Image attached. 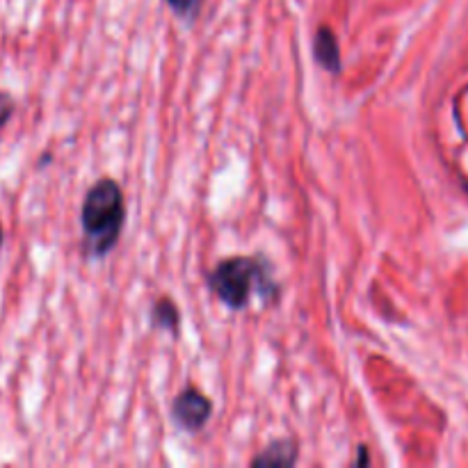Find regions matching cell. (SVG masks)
<instances>
[{
  "instance_id": "6da1fadb",
  "label": "cell",
  "mask_w": 468,
  "mask_h": 468,
  "mask_svg": "<svg viewBox=\"0 0 468 468\" xmlns=\"http://www.w3.org/2000/svg\"><path fill=\"white\" fill-rule=\"evenodd\" d=\"M81 222L87 252L94 256H106L119 240L126 222V201L119 183L112 178H100L96 186H91L82 201Z\"/></svg>"
},
{
  "instance_id": "7a4b0ae2",
  "label": "cell",
  "mask_w": 468,
  "mask_h": 468,
  "mask_svg": "<svg viewBox=\"0 0 468 468\" xmlns=\"http://www.w3.org/2000/svg\"><path fill=\"white\" fill-rule=\"evenodd\" d=\"M208 283H211V291L231 309H244L258 286L270 291L263 268L252 256H234L217 263L208 277Z\"/></svg>"
},
{
  "instance_id": "3957f363",
  "label": "cell",
  "mask_w": 468,
  "mask_h": 468,
  "mask_svg": "<svg viewBox=\"0 0 468 468\" xmlns=\"http://www.w3.org/2000/svg\"><path fill=\"white\" fill-rule=\"evenodd\" d=\"M174 421L186 432H199L205 423L211 421L213 402L196 388H186L174 400Z\"/></svg>"
},
{
  "instance_id": "277c9868",
  "label": "cell",
  "mask_w": 468,
  "mask_h": 468,
  "mask_svg": "<svg viewBox=\"0 0 468 468\" xmlns=\"http://www.w3.org/2000/svg\"><path fill=\"white\" fill-rule=\"evenodd\" d=\"M297 462L295 441H274L258 457L252 459L253 466H292Z\"/></svg>"
},
{
  "instance_id": "5b68a950",
  "label": "cell",
  "mask_w": 468,
  "mask_h": 468,
  "mask_svg": "<svg viewBox=\"0 0 468 468\" xmlns=\"http://www.w3.org/2000/svg\"><path fill=\"white\" fill-rule=\"evenodd\" d=\"M313 51H316V60L330 72L339 73L340 72V51L339 42H336L334 33L330 28H320L316 34V42H313Z\"/></svg>"
},
{
  "instance_id": "8992f818",
  "label": "cell",
  "mask_w": 468,
  "mask_h": 468,
  "mask_svg": "<svg viewBox=\"0 0 468 468\" xmlns=\"http://www.w3.org/2000/svg\"><path fill=\"white\" fill-rule=\"evenodd\" d=\"M153 322L163 330L172 331V334H178V322H181V313L174 306L172 300H158L156 306H153Z\"/></svg>"
},
{
  "instance_id": "52a82bcc",
  "label": "cell",
  "mask_w": 468,
  "mask_h": 468,
  "mask_svg": "<svg viewBox=\"0 0 468 468\" xmlns=\"http://www.w3.org/2000/svg\"><path fill=\"white\" fill-rule=\"evenodd\" d=\"M165 3L181 16L195 14V10L199 7V0H165Z\"/></svg>"
},
{
  "instance_id": "ba28073f",
  "label": "cell",
  "mask_w": 468,
  "mask_h": 468,
  "mask_svg": "<svg viewBox=\"0 0 468 468\" xmlns=\"http://www.w3.org/2000/svg\"><path fill=\"white\" fill-rule=\"evenodd\" d=\"M12 112H14V100H12L10 94L0 91V129L10 121Z\"/></svg>"
},
{
  "instance_id": "9c48e42d",
  "label": "cell",
  "mask_w": 468,
  "mask_h": 468,
  "mask_svg": "<svg viewBox=\"0 0 468 468\" xmlns=\"http://www.w3.org/2000/svg\"><path fill=\"white\" fill-rule=\"evenodd\" d=\"M0 244H3V226H0Z\"/></svg>"
},
{
  "instance_id": "30bf717a",
  "label": "cell",
  "mask_w": 468,
  "mask_h": 468,
  "mask_svg": "<svg viewBox=\"0 0 468 468\" xmlns=\"http://www.w3.org/2000/svg\"><path fill=\"white\" fill-rule=\"evenodd\" d=\"M466 187H468V186H466Z\"/></svg>"
}]
</instances>
